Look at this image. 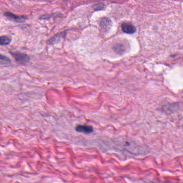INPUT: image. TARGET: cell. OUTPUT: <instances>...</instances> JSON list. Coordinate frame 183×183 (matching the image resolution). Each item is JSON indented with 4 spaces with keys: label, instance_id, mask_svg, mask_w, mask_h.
<instances>
[{
    "label": "cell",
    "instance_id": "cell-2",
    "mask_svg": "<svg viewBox=\"0 0 183 183\" xmlns=\"http://www.w3.org/2000/svg\"><path fill=\"white\" fill-rule=\"evenodd\" d=\"M4 16H6L9 20L17 23L23 22L26 19V17L25 16H18L10 12H5L4 14Z\"/></svg>",
    "mask_w": 183,
    "mask_h": 183
},
{
    "label": "cell",
    "instance_id": "cell-1",
    "mask_svg": "<svg viewBox=\"0 0 183 183\" xmlns=\"http://www.w3.org/2000/svg\"><path fill=\"white\" fill-rule=\"evenodd\" d=\"M12 55L15 58L16 61L20 64H26L30 61V56L26 54L20 53V52H15L12 53Z\"/></svg>",
    "mask_w": 183,
    "mask_h": 183
},
{
    "label": "cell",
    "instance_id": "cell-5",
    "mask_svg": "<svg viewBox=\"0 0 183 183\" xmlns=\"http://www.w3.org/2000/svg\"><path fill=\"white\" fill-rule=\"evenodd\" d=\"M12 39L7 36H3L0 37V45L5 46L8 45L10 43Z\"/></svg>",
    "mask_w": 183,
    "mask_h": 183
},
{
    "label": "cell",
    "instance_id": "cell-3",
    "mask_svg": "<svg viewBox=\"0 0 183 183\" xmlns=\"http://www.w3.org/2000/svg\"><path fill=\"white\" fill-rule=\"evenodd\" d=\"M121 29L123 31L127 34H133L136 32V28L132 24L123 23L121 25Z\"/></svg>",
    "mask_w": 183,
    "mask_h": 183
},
{
    "label": "cell",
    "instance_id": "cell-4",
    "mask_svg": "<svg viewBox=\"0 0 183 183\" xmlns=\"http://www.w3.org/2000/svg\"><path fill=\"white\" fill-rule=\"evenodd\" d=\"M76 131L79 133H84L86 134H90L93 132V128L91 126L87 125H77L75 127Z\"/></svg>",
    "mask_w": 183,
    "mask_h": 183
},
{
    "label": "cell",
    "instance_id": "cell-7",
    "mask_svg": "<svg viewBox=\"0 0 183 183\" xmlns=\"http://www.w3.org/2000/svg\"><path fill=\"white\" fill-rule=\"evenodd\" d=\"M12 61L9 58L5 56L0 54V64L1 65H6L11 64Z\"/></svg>",
    "mask_w": 183,
    "mask_h": 183
},
{
    "label": "cell",
    "instance_id": "cell-8",
    "mask_svg": "<svg viewBox=\"0 0 183 183\" xmlns=\"http://www.w3.org/2000/svg\"><path fill=\"white\" fill-rule=\"evenodd\" d=\"M111 21L107 18H104L100 22L101 26L104 28H108L110 27Z\"/></svg>",
    "mask_w": 183,
    "mask_h": 183
},
{
    "label": "cell",
    "instance_id": "cell-6",
    "mask_svg": "<svg viewBox=\"0 0 183 183\" xmlns=\"http://www.w3.org/2000/svg\"><path fill=\"white\" fill-rule=\"evenodd\" d=\"M113 49L118 54H123L125 51V47L122 44H117L114 46Z\"/></svg>",
    "mask_w": 183,
    "mask_h": 183
}]
</instances>
